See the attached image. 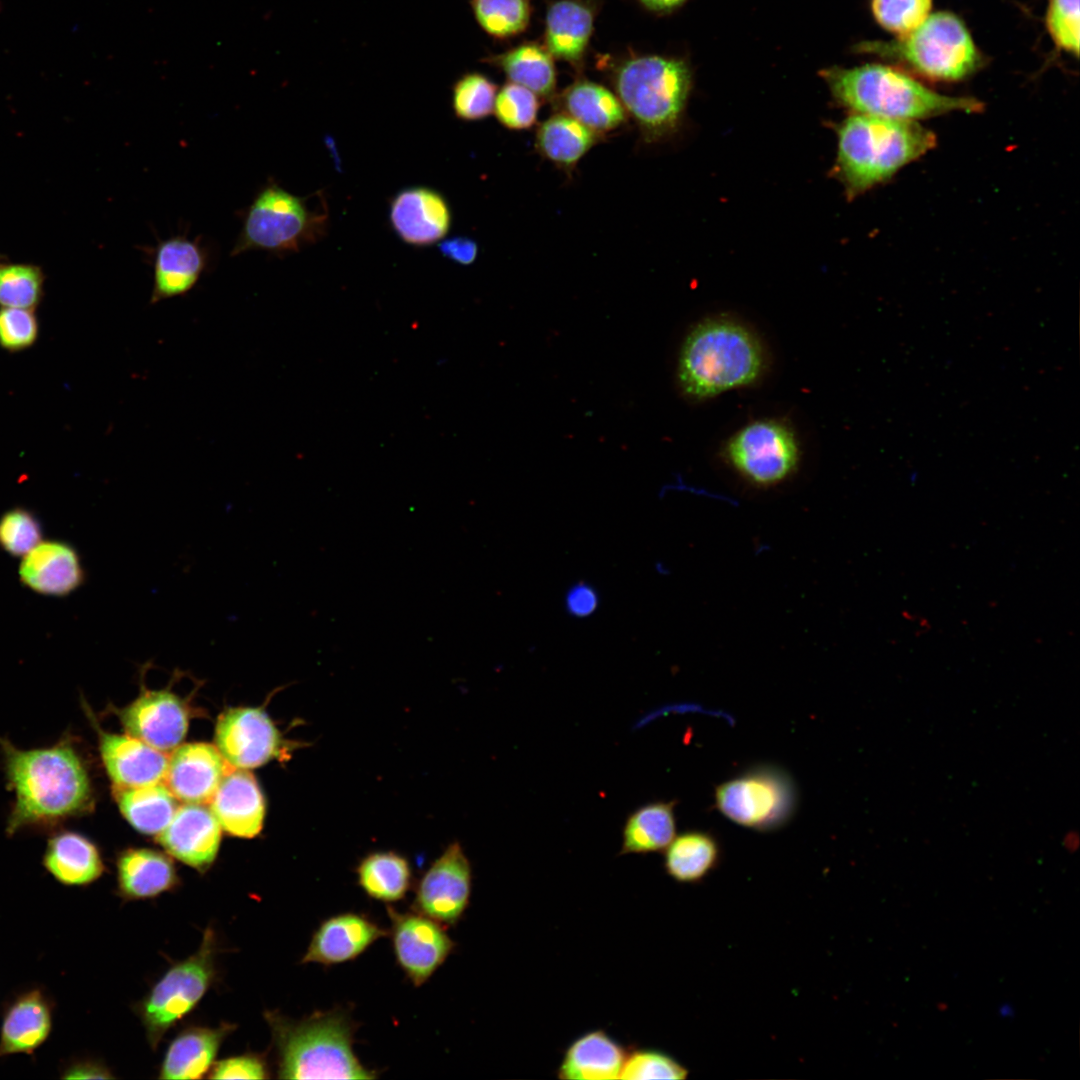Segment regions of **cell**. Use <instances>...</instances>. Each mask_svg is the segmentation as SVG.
Listing matches in <instances>:
<instances>
[{
  "instance_id": "obj_30",
  "label": "cell",
  "mask_w": 1080,
  "mask_h": 1080,
  "mask_svg": "<svg viewBox=\"0 0 1080 1080\" xmlns=\"http://www.w3.org/2000/svg\"><path fill=\"white\" fill-rule=\"evenodd\" d=\"M599 136L569 115L555 114L538 127L535 146L542 157L570 171L599 141Z\"/></svg>"
},
{
  "instance_id": "obj_6",
  "label": "cell",
  "mask_w": 1080,
  "mask_h": 1080,
  "mask_svg": "<svg viewBox=\"0 0 1080 1080\" xmlns=\"http://www.w3.org/2000/svg\"><path fill=\"white\" fill-rule=\"evenodd\" d=\"M689 85V70L682 61L659 56L633 58L615 77L618 99L647 142L663 139L677 128Z\"/></svg>"
},
{
  "instance_id": "obj_8",
  "label": "cell",
  "mask_w": 1080,
  "mask_h": 1080,
  "mask_svg": "<svg viewBox=\"0 0 1080 1080\" xmlns=\"http://www.w3.org/2000/svg\"><path fill=\"white\" fill-rule=\"evenodd\" d=\"M863 47L900 60L919 74L938 81L963 79L981 62L966 26L949 12L928 16L915 30L896 41L870 43Z\"/></svg>"
},
{
  "instance_id": "obj_42",
  "label": "cell",
  "mask_w": 1080,
  "mask_h": 1080,
  "mask_svg": "<svg viewBox=\"0 0 1080 1080\" xmlns=\"http://www.w3.org/2000/svg\"><path fill=\"white\" fill-rule=\"evenodd\" d=\"M42 529L35 515L14 508L0 518V546L9 554L24 556L41 542Z\"/></svg>"
},
{
  "instance_id": "obj_19",
  "label": "cell",
  "mask_w": 1080,
  "mask_h": 1080,
  "mask_svg": "<svg viewBox=\"0 0 1080 1080\" xmlns=\"http://www.w3.org/2000/svg\"><path fill=\"white\" fill-rule=\"evenodd\" d=\"M388 930L364 914L344 912L323 920L314 931L301 963L331 966L356 959Z\"/></svg>"
},
{
  "instance_id": "obj_37",
  "label": "cell",
  "mask_w": 1080,
  "mask_h": 1080,
  "mask_svg": "<svg viewBox=\"0 0 1080 1080\" xmlns=\"http://www.w3.org/2000/svg\"><path fill=\"white\" fill-rule=\"evenodd\" d=\"M43 284V272L36 265H0V305L32 310L41 300Z\"/></svg>"
},
{
  "instance_id": "obj_50",
  "label": "cell",
  "mask_w": 1080,
  "mask_h": 1080,
  "mask_svg": "<svg viewBox=\"0 0 1080 1080\" xmlns=\"http://www.w3.org/2000/svg\"><path fill=\"white\" fill-rule=\"evenodd\" d=\"M650 9L664 11L678 6L684 0H641Z\"/></svg>"
},
{
  "instance_id": "obj_13",
  "label": "cell",
  "mask_w": 1080,
  "mask_h": 1080,
  "mask_svg": "<svg viewBox=\"0 0 1080 1080\" xmlns=\"http://www.w3.org/2000/svg\"><path fill=\"white\" fill-rule=\"evenodd\" d=\"M471 889V863L454 841L418 880L412 909L442 925H455L469 905Z\"/></svg>"
},
{
  "instance_id": "obj_28",
  "label": "cell",
  "mask_w": 1080,
  "mask_h": 1080,
  "mask_svg": "<svg viewBox=\"0 0 1080 1080\" xmlns=\"http://www.w3.org/2000/svg\"><path fill=\"white\" fill-rule=\"evenodd\" d=\"M43 866L59 883L86 886L104 872V864L93 842L75 832H61L49 839Z\"/></svg>"
},
{
  "instance_id": "obj_18",
  "label": "cell",
  "mask_w": 1080,
  "mask_h": 1080,
  "mask_svg": "<svg viewBox=\"0 0 1080 1080\" xmlns=\"http://www.w3.org/2000/svg\"><path fill=\"white\" fill-rule=\"evenodd\" d=\"M168 854L184 864L206 871L214 862L221 840V826L203 804L179 806L169 824L157 834Z\"/></svg>"
},
{
  "instance_id": "obj_4",
  "label": "cell",
  "mask_w": 1080,
  "mask_h": 1080,
  "mask_svg": "<svg viewBox=\"0 0 1080 1080\" xmlns=\"http://www.w3.org/2000/svg\"><path fill=\"white\" fill-rule=\"evenodd\" d=\"M764 356L756 336L729 318L697 324L683 342L677 369L682 391L703 399L753 383Z\"/></svg>"
},
{
  "instance_id": "obj_40",
  "label": "cell",
  "mask_w": 1080,
  "mask_h": 1080,
  "mask_svg": "<svg viewBox=\"0 0 1080 1080\" xmlns=\"http://www.w3.org/2000/svg\"><path fill=\"white\" fill-rule=\"evenodd\" d=\"M493 111L505 128L526 130L537 120L539 101L531 90L509 82L497 92Z\"/></svg>"
},
{
  "instance_id": "obj_15",
  "label": "cell",
  "mask_w": 1080,
  "mask_h": 1080,
  "mask_svg": "<svg viewBox=\"0 0 1080 1080\" xmlns=\"http://www.w3.org/2000/svg\"><path fill=\"white\" fill-rule=\"evenodd\" d=\"M55 1002L41 986L17 991L2 1006L0 1058L14 1054L32 1055L49 1038Z\"/></svg>"
},
{
  "instance_id": "obj_31",
  "label": "cell",
  "mask_w": 1080,
  "mask_h": 1080,
  "mask_svg": "<svg viewBox=\"0 0 1080 1080\" xmlns=\"http://www.w3.org/2000/svg\"><path fill=\"white\" fill-rule=\"evenodd\" d=\"M561 104L565 114L598 135L615 130L626 120L620 100L605 87L589 81L567 88Z\"/></svg>"
},
{
  "instance_id": "obj_26",
  "label": "cell",
  "mask_w": 1080,
  "mask_h": 1080,
  "mask_svg": "<svg viewBox=\"0 0 1080 1080\" xmlns=\"http://www.w3.org/2000/svg\"><path fill=\"white\" fill-rule=\"evenodd\" d=\"M116 867L117 894L124 901L155 898L179 883L172 860L157 850L127 849L118 856Z\"/></svg>"
},
{
  "instance_id": "obj_10",
  "label": "cell",
  "mask_w": 1080,
  "mask_h": 1080,
  "mask_svg": "<svg viewBox=\"0 0 1080 1080\" xmlns=\"http://www.w3.org/2000/svg\"><path fill=\"white\" fill-rule=\"evenodd\" d=\"M715 806L730 821L759 832L775 831L790 822L798 806V791L782 768L751 767L718 785Z\"/></svg>"
},
{
  "instance_id": "obj_43",
  "label": "cell",
  "mask_w": 1080,
  "mask_h": 1080,
  "mask_svg": "<svg viewBox=\"0 0 1080 1080\" xmlns=\"http://www.w3.org/2000/svg\"><path fill=\"white\" fill-rule=\"evenodd\" d=\"M687 1069L670 1055L653 1049L627 1054L619 1079H685Z\"/></svg>"
},
{
  "instance_id": "obj_45",
  "label": "cell",
  "mask_w": 1080,
  "mask_h": 1080,
  "mask_svg": "<svg viewBox=\"0 0 1080 1080\" xmlns=\"http://www.w3.org/2000/svg\"><path fill=\"white\" fill-rule=\"evenodd\" d=\"M38 322L30 309L2 307L0 309V346L8 351H21L34 344L38 337Z\"/></svg>"
},
{
  "instance_id": "obj_17",
  "label": "cell",
  "mask_w": 1080,
  "mask_h": 1080,
  "mask_svg": "<svg viewBox=\"0 0 1080 1080\" xmlns=\"http://www.w3.org/2000/svg\"><path fill=\"white\" fill-rule=\"evenodd\" d=\"M393 231L406 244L429 246L449 232L452 214L447 200L438 191L409 187L398 192L389 208Z\"/></svg>"
},
{
  "instance_id": "obj_48",
  "label": "cell",
  "mask_w": 1080,
  "mask_h": 1080,
  "mask_svg": "<svg viewBox=\"0 0 1080 1080\" xmlns=\"http://www.w3.org/2000/svg\"><path fill=\"white\" fill-rule=\"evenodd\" d=\"M62 1079H111L114 1078L108 1067L91 1058H73L62 1065Z\"/></svg>"
},
{
  "instance_id": "obj_22",
  "label": "cell",
  "mask_w": 1080,
  "mask_h": 1080,
  "mask_svg": "<svg viewBox=\"0 0 1080 1080\" xmlns=\"http://www.w3.org/2000/svg\"><path fill=\"white\" fill-rule=\"evenodd\" d=\"M209 802L210 810L227 833L252 838L262 829L265 800L253 775L244 769L230 770Z\"/></svg>"
},
{
  "instance_id": "obj_2",
  "label": "cell",
  "mask_w": 1080,
  "mask_h": 1080,
  "mask_svg": "<svg viewBox=\"0 0 1080 1080\" xmlns=\"http://www.w3.org/2000/svg\"><path fill=\"white\" fill-rule=\"evenodd\" d=\"M277 1052L281 1079H374L353 1050L358 1027L348 1011L332 1009L299 1020L278 1012L264 1014Z\"/></svg>"
},
{
  "instance_id": "obj_3",
  "label": "cell",
  "mask_w": 1080,
  "mask_h": 1080,
  "mask_svg": "<svg viewBox=\"0 0 1080 1080\" xmlns=\"http://www.w3.org/2000/svg\"><path fill=\"white\" fill-rule=\"evenodd\" d=\"M936 144L917 121L854 114L838 129V174L851 197L891 178Z\"/></svg>"
},
{
  "instance_id": "obj_24",
  "label": "cell",
  "mask_w": 1080,
  "mask_h": 1080,
  "mask_svg": "<svg viewBox=\"0 0 1080 1080\" xmlns=\"http://www.w3.org/2000/svg\"><path fill=\"white\" fill-rule=\"evenodd\" d=\"M207 265L199 240L178 235L160 241L153 260L152 304L181 296L198 282Z\"/></svg>"
},
{
  "instance_id": "obj_20",
  "label": "cell",
  "mask_w": 1080,
  "mask_h": 1080,
  "mask_svg": "<svg viewBox=\"0 0 1080 1080\" xmlns=\"http://www.w3.org/2000/svg\"><path fill=\"white\" fill-rule=\"evenodd\" d=\"M229 771V764L217 747L188 743L177 746L168 757L164 781L178 800L205 804Z\"/></svg>"
},
{
  "instance_id": "obj_27",
  "label": "cell",
  "mask_w": 1080,
  "mask_h": 1080,
  "mask_svg": "<svg viewBox=\"0 0 1080 1080\" xmlns=\"http://www.w3.org/2000/svg\"><path fill=\"white\" fill-rule=\"evenodd\" d=\"M628 1052L603 1030L590 1031L567 1048L557 1077L570 1080L619 1078Z\"/></svg>"
},
{
  "instance_id": "obj_9",
  "label": "cell",
  "mask_w": 1080,
  "mask_h": 1080,
  "mask_svg": "<svg viewBox=\"0 0 1080 1080\" xmlns=\"http://www.w3.org/2000/svg\"><path fill=\"white\" fill-rule=\"evenodd\" d=\"M215 932L207 927L195 953L176 962L154 984L134 1009L151 1049L156 1050L166 1032L188 1015L217 978Z\"/></svg>"
},
{
  "instance_id": "obj_25",
  "label": "cell",
  "mask_w": 1080,
  "mask_h": 1080,
  "mask_svg": "<svg viewBox=\"0 0 1080 1080\" xmlns=\"http://www.w3.org/2000/svg\"><path fill=\"white\" fill-rule=\"evenodd\" d=\"M235 1028V1024L227 1022L217 1027H186L170 1043L161 1063L159 1078H202L215 1063L223 1041Z\"/></svg>"
},
{
  "instance_id": "obj_33",
  "label": "cell",
  "mask_w": 1080,
  "mask_h": 1080,
  "mask_svg": "<svg viewBox=\"0 0 1080 1080\" xmlns=\"http://www.w3.org/2000/svg\"><path fill=\"white\" fill-rule=\"evenodd\" d=\"M114 794L122 815L145 834H159L179 807L177 798L161 783L114 787Z\"/></svg>"
},
{
  "instance_id": "obj_14",
  "label": "cell",
  "mask_w": 1080,
  "mask_h": 1080,
  "mask_svg": "<svg viewBox=\"0 0 1080 1080\" xmlns=\"http://www.w3.org/2000/svg\"><path fill=\"white\" fill-rule=\"evenodd\" d=\"M396 962L416 987L442 966L456 943L444 926L418 912H399L387 905Z\"/></svg>"
},
{
  "instance_id": "obj_32",
  "label": "cell",
  "mask_w": 1080,
  "mask_h": 1080,
  "mask_svg": "<svg viewBox=\"0 0 1080 1080\" xmlns=\"http://www.w3.org/2000/svg\"><path fill=\"white\" fill-rule=\"evenodd\" d=\"M589 7L574 0L553 3L547 12L546 42L554 57L575 62L581 58L592 32Z\"/></svg>"
},
{
  "instance_id": "obj_35",
  "label": "cell",
  "mask_w": 1080,
  "mask_h": 1080,
  "mask_svg": "<svg viewBox=\"0 0 1080 1080\" xmlns=\"http://www.w3.org/2000/svg\"><path fill=\"white\" fill-rule=\"evenodd\" d=\"M357 883L369 897L385 903L402 900L412 885L409 861L395 851H375L356 867Z\"/></svg>"
},
{
  "instance_id": "obj_46",
  "label": "cell",
  "mask_w": 1080,
  "mask_h": 1080,
  "mask_svg": "<svg viewBox=\"0 0 1080 1080\" xmlns=\"http://www.w3.org/2000/svg\"><path fill=\"white\" fill-rule=\"evenodd\" d=\"M211 1079H266L269 1069L264 1056L246 1053L215 1062L210 1069Z\"/></svg>"
},
{
  "instance_id": "obj_11",
  "label": "cell",
  "mask_w": 1080,
  "mask_h": 1080,
  "mask_svg": "<svg viewBox=\"0 0 1080 1080\" xmlns=\"http://www.w3.org/2000/svg\"><path fill=\"white\" fill-rule=\"evenodd\" d=\"M726 456L745 480L765 488L791 476L798 465L799 447L788 426L776 420H758L733 435Z\"/></svg>"
},
{
  "instance_id": "obj_16",
  "label": "cell",
  "mask_w": 1080,
  "mask_h": 1080,
  "mask_svg": "<svg viewBox=\"0 0 1080 1080\" xmlns=\"http://www.w3.org/2000/svg\"><path fill=\"white\" fill-rule=\"evenodd\" d=\"M119 715L127 734L163 752L177 747L188 729L184 702L166 689H144Z\"/></svg>"
},
{
  "instance_id": "obj_5",
  "label": "cell",
  "mask_w": 1080,
  "mask_h": 1080,
  "mask_svg": "<svg viewBox=\"0 0 1080 1080\" xmlns=\"http://www.w3.org/2000/svg\"><path fill=\"white\" fill-rule=\"evenodd\" d=\"M823 76L838 101L860 114L917 121L953 111L983 109V104L974 98L940 94L889 66L830 68L823 71Z\"/></svg>"
},
{
  "instance_id": "obj_38",
  "label": "cell",
  "mask_w": 1080,
  "mask_h": 1080,
  "mask_svg": "<svg viewBox=\"0 0 1080 1080\" xmlns=\"http://www.w3.org/2000/svg\"><path fill=\"white\" fill-rule=\"evenodd\" d=\"M497 86L485 75L466 73L452 86V108L455 116L464 121H478L494 109Z\"/></svg>"
},
{
  "instance_id": "obj_41",
  "label": "cell",
  "mask_w": 1080,
  "mask_h": 1080,
  "mask_svg": "<svg viewBox=\"0 0 1080 1080\" xmlns=\"http://www.w3.org/2000/svg\"><path fill=\"white\" fill-rule=\"evenodd\" d=\"M932 0H872L877 22L886 30L904 36L929 16Z\"/></svg>"
},
{
  "instance_id": "obj_1",
  "label": "cell",
  "mask_w": 1080,
  "mask_h": 1080,
  "mask_svg": "<svg viewBox=\"0 0 1080 1080\" xmlns=\"http://www.w3.org/2000/svg\"><path fill=\"white\" fill-rule=\"evenodd\" d=\"M4 768L15 803L7 822L13 834L30 825H47L90 808L92 790L87 770L66 739L30 750L0 740Z\"/></svg>"
},
{
  "instance_id": "obj_12",
  "label": "cell",
  "mask_w": 1080,
  "mask_h": 1080,
  "mask_svg": "<svg viewBox=\"0 0 1080 1080\" xmlns=\"http://www.w3.org/2000/svg\"><path fill=\"white\" fill-rule=\"evenodd\" d=\"M215 741L223 758L236 769L256 768L273 759L286 760L303 746L285 739L265 711L251 707L225 711L218 719Z\"/></svg>"
},
{
  "instance_id": "obj_21",
  "label": "cell",
  "mask_w": 1080,
  "mask_h": 1080,
  "mask_svg": "<svg viewBox=\"0 0 1080 1080\" xmlns=\"http://www.w3.org/2000/svg\"><path fill=\"white\" fill-rule=\"evenodd\" d=\"M99 750L114 787H139L164 781L168 757L131 735L98 729Z\"/></svg>"
},
{
  "instance_id": "obj_39",
  "label": "cell",
  "mask_w": 1080,
  "mask_h": 1080,
  "mask_svg": "<svg viewBox=\"0 0 1080 1080\" xmlns=\"http://www.w3.org/2000/svg\"><path fill=\"white\" fill-rule=\"evenodd\" d=\"M472 8L481 28L497 38L521 32L530 16L528 0H474Z\"/></svg>"
},
{
  "instance_id": "obj_49",
  "label": "cell",
  "mask_w": 1080,
  "mask_h": 1080,
  "mask_svg": "<svg viewBox=\"0 0 1080 1080\" xmlns=\"http://www.w3.org/2000/svg\"><path fill=\"white\" fill-rule=\"evenodd\" d=\"M441 254L449 260L461 264H472L478 255L477 243L465 236H455L439 243Z\"/></svg>"
},
{
  "instance_id": "obj_34",
  "label": "cell",
  "mask_w": 1080,
  "mask_h": 1080,
  "mask_svg": "<svg viewBox=\"0 0 1080 1080\" xmlns=\"http://www.w3.org/2000/svg\"><path fill=\"white\" fill-rule=\"evenodd\" d=\"M720 846L706 831L689 830L675 836L665 848L664 869L675 881L695 883L718 864Z\"/></svg>"
},
{
  "instance_id": "obj_23",
  "label": "cell",
  "mask_w": 1080,
  "mask_h": 1080,
  "mask_svg": "<svg viewBox=\"0 0 1080 1080\" xmlns=\"http://www.w3.org/2000/svg\"><path fill=\"white\" fill-rule=\"evenodd\" d=\"M21 581L35 592L63 596L85 579L77 551L65 542L45 541L24 555L19 567Z\"/></svg>"
},
{
  "instance_id": "obj_29",
  "label": "cell",
  "mask_w": 1080,
  "mask_h": 1080,
  "mask_svg": "<svg viewBox=\"0 0 1080 1080\" xmlns=\"http://www.w3.org/2000/svg\"><path fill=\"white\" fill-rule=\"evenodd\" d=\"M675 801H653L633 810L625 820L619 855L665 850L676 836Z\"/></svg>"
},
{
  "instance_id": "obj_7",
  "label": "cell",
  "mask_w": 1080,
  "mask_h": 1080,
  "mask_svg": "<svg viewBox=\"0 0 1080 1080\" xmlns=\"http://www.w3.org/2000/svg\"><path fill=\"white\" fill-rule=\"evenodd\" d=\"M309 199L276 183L264 186L248 207L231 255L252 250L296 252L319 240L327 230V208L324 202L312 209Z\"/></svg>"
},
{
  "instance_id": "obj_36",
  "label": "cell",
  "mask_w": 1080,
  "mask_h": 1080,
  "mask_svg": "<svg viewBox=\"0 0 1080 1080\" xmlns=\"http://www.w3.org/2000/svg\"><path fill=\"white\" fill-rule=\"evenodd\" d=\"M493 62L511 82L526 87L541 97H550L556 86V73L550 53L536 44L518 46Z\"/></svg>"
},
{
  "instance_id": "obj_44",
  "label": "cell",
  "mask_w": 1080,
  "mask_h": 1080,
  "mask_svg": "<svg viewBox=\"0 0 1080 1080\" xmlns=\"http://www.w3.org/2000/svg\"><path fill=\"white\" fill-rule=\"evenodd\" d=\"M1046 25L1056 46L1079 54V0H1049Z\"/></svg>"
},
{
  "instance_id": "obj_47",
  "label": "cell",
  "mask_w": 1080,
  "mask_h": 1080,
  "mask_svg": "<svg viewBox=\"0 0 1080 1080\" xmlns=\"http://www.w3.org/2000/svg\"><path fill=\"white\" fill-rule=\"evenodd\" d=\"M599 605V592L592 584L584 580L572 584L564 596V608L567 614L574 618L583 619L592 616Z\"/></svg>"
}]
</instances>
